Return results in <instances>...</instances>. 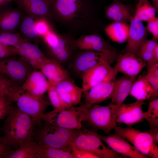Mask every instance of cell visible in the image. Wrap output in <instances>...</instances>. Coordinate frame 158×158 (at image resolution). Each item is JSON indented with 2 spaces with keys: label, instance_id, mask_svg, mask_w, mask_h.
I'll use <instances>...</instances> for the list:
<instances>
[{
  "label": "cell",
  "instance_id": "1",
  "mask_svg": "<svg viewBox=\"0 0 158 158\" xmlns=\"http://www.w3.org/2000/svg\"><path fill=\"white\" fill-rule=\"evenodd\" d=\"M3 126L6 142L11 148L17 149L21 143L31 137L36 125L28 115L12 104L5 117Z\"/></svg>",
  "mask_w": 158,
  "mask_h": 158
},
{
  "label": "cell",
  "instance_id": "2",
  "mask_svg": "<svg viewBox=\"0 0 158 158\" xmlns=\"http://www.w3.org/2000/svg\"><path fill=\"white\" fill-rule=\"evenodd\" d=\"M37 126L38 128L34 130L31 137L38 145L70 152L72 142L81 132L79 129H66L45 122Z\"/></svg>",
  "mask_w": 158,
  "mask_h": 158
},
{
  "label": "cell",
  "instance_id": "3",
  "mask_svg": "<svg viewBox=\"0 0 158 158\" xmlns=\"http://www.w3.org/2000/svg\"><path fill=\"white\" fill-rule=\"evenodd\" d=\"M12 102L21 111L30 116L36 126L42 123V118L49 103L44 99L37 98L21 86L14 85L7 96Z\"/></svg>",
  "mask_w": 158,
  "mask_h": 158
},
{
  "label": "cell",
  "instance_id": "4",
  "mask_svg": "<svg viewBox=\"0 0 158 158\" xmlns=\"http://www.w3.org/2000/svg\"><path fill=\"white\" fill-rule=\"evenodd\" d=\"M118 106L112 103L106 106L94 104L84 109L82 121H86L90 126L108 134L117 126L116 112Z\"/></svg>",
  "mask_w": 158,
  "mask_h": 158
},
{
  "label": "cell",
  "instance_id": "5",
  "mask_svg": "<svg viewBox=\"0 0 158 158\" xmlns=\"http://www.w3.org/2000/svg\"><path fill=\"white\" fill-rule=\"evenodd\" d=\"M71 149L85 150L92 153L99 158H120L123 157L107 147L96 132L86 129L78 135L71 145Z\"/></svg>",
  "mask_w": 158,
  "mask_h": 158
},
{
  "label": "cell",
  "instance_id": "6",
  "mask_svg": "<svg viewBox=\"0 0 158 158\" xmlns=\"http://www.w3.org/2000/svg\"><path fill=\"white\" fill-rule=\"evenodd\" d=\"M115 134L127 140L139 152L149 158H158V146L150 135L131 127L123 128L116 126Z\"/></svg>",
  "mask_w": 158,
  "mask_h": 158
},
{
  "label": "cell",
  "instance_id": "7",
  "mask_svg": "<svg viewBox=\"0 0 158 158\" xmlns=\"http://www.w3.org/2000/svg\"><path fill=\"white\" fill-rule=\"evenodd\" d=\"M82 106L78 107L72 106L61 110H54L44 113L42 120L52 125L74 130L80 129L82 127Z\"/></svg>",
  "mask_w": 158,
  "mask_h": 158
},
{
  "label": "cell",
  "instance_id": "8",
  "mask_svg": "<svg viewBox=\"0 0 158 158\" xmlns=\"http://www.w3.org/2000/svg\"><path fill=\"white\" fill-rule=\"evenodd\" d=\"M111 64L107 60L102 59L82 75L83 92L85 93L93 87L105 81L115 80L118 72Z\"/></svg>",
  "mask_w": 158,
  "mask_h": 158
},
{
  "label": "cell",
  "instance_id": "9",
  "mask_svg": "<svg viewBox=\"0 0 158 158\" xmlns=\"http://www.w3.org/2000/svg\"><path fill=\"white\" fill-rule=\"evenodd\" d=\"M15 56L0 59V74L16 85L21 86L34 70L20 56Z\"/></svg>",
  "mask_w": 158,
  "mask_h": 158
},
{
  "label": "cell",
  "instance_id": "10",
  "mask_svg": "<svg viewBox=\"0 0 158 158\" xmlns=\"http://www.w3.org/2000/svg\"><path fill=\"white\" fill-rule=\"evenodd\" d=\"M75 48L85 50H93L105 54L111 63L116 60L118 55L109 43L98 36L90 35L79 39L75 42Z\"/></svg>",
  "mask_w": 158,
  "mask_h": 158
},
{
  "label": "cell",
  "instance_id": "11",
  "mask_svg": "<svg viewBox=\"0 0 158 158\" xmlns=\"http://www.w3.org/2000/svg\"><path fill=\"white\" fill-rule=\"evenodd\" d=\"M143 100H137L132 103H123L118 106L116 110L117 123H123L131 126L143 122Z\"/></svg>",
  "mask_w": 158,
  "mask_h": 158
},
{
  "label": "cell",
  "instance_id": "12",
  "mask_svg": "<svg viewBox=\"0 0 158 158\" xmlns=\"http://www.w3.org/2000/svg\"><path fill=\"white\" fill-rule=\"evenodd\" d=\"M98 136L110 148L123 157L131 158H149L138 151L123 138L116 134Z\"/></svg>",
  "mask_w": 158,
  "mask_h": 158
},
{
  "label": "cell",
  "instance_id": "13",
  "mask_svg": "<svg viewBox=\"0 0 158 158\" xmlns=\"http://www.w3.org/2000/svg\"><path fill=\"white\" fill-rule=\"evenodd\" d=\"M130 22L127 43L124 49V52L136 54L146 39L148 31L142 21L135 16H132Z\"/></svg>",
  "mask_w": 158,
  "mask_h": 158
},
{
  "label": "cell",
  "instance_id": "14",
  "mask_svg": "<svg viewBox=\"0 0 158 158\" xmlns=\"http://www.w3.org/2000/svg\"><path fill=\"white\" fill-rule=\"evenodd\" d=\"M17 51L18 55L34 70L40 69L51 60L46 57L37 46L28 41L22 43L17 48Z\"/></svg>",
  "mask_w": 158,
  "mask_h": 158
},
{
  "label": "cell",
  "instance_id": "15",
  "mask_svg": "<svg viewBox=\"0 0 158 158\" xmlns=\"http://www.w3.org/2000/svg\"><path fill=\"white\" fill-rule=\"evenodd\" d=\"M114 66L118 72L131 77H136L146 66L147 63L135 54L126 52L119 54Z\"/></svg>",
  "mask_w": 158,
  "mask_h": 158
},
{
  "label": "cell",
  "instance_id": "16",
  "mask_svg": "<svg viewBox=\"0 0 158 158\" xmlns=\"http://www.w3.org/2000/svg\"><path fill=\"white\" fill-rule=\"evenodd\" d=\"M102 59L107 60L110 63L109 58L104 54L94 51L87 50L75 58L72 63V69L77 75L82 77Z\"/></svg>",
  "mask_w": 158,
  "mask_h": 158
},
{
  "label": "cell",
  "instance_id": "17",
  "mask_svg": "<svg viewBox=\"0 0 158 158\" xmlns=\"http://www.w3.org/2000/svg\"><path fill=\"white\" fill-rule=\"evenodd\" d=\"M51 85L41 72L34 70L27 77L21 86L23 89L35 97L43 99L44 93Z\"/></svg>",
  "mask_w": 158,
  "mask_h": 158
},
{
  "label": "cell",
  "instance_id": "18",
  "mask_svg": "<svg viewBox=\"0 0 158 158\" xmlns=\"http://www.w3.org/2000/svg\"><path fill=\"white\" fill-rule=\"evenodd\" d=\"M115 80H109L100 83L85 93V103L82 105L85 109L109 98Z\"/></svg>",
  "mask_w": 158,
  "mask_h": 158
},
{
  "label": "cell",
  "instance_id": "19",
  "mask_svg": "<svg viewBox=\"0 0 158 158\" xmlns=\"http://www.w3.org/2000/svg\"><path fill=\"white\" fill-rule=\"evenodd\" d=\"M55 87L61 97L69 107L80 102L83 89L77 86L71 79L59 83Z\"/></svg>",
  "mask_w": 158,
  "mask_h": 158
},
{
  "label": "cell",
  "instance_id": "20",
  "mask_svg": "<svg viewBox=\"0 0 158 158\" xmlns=\"http://www.w3.org/2000/svg\"><path fill=\"white\" fill-rule=\"evenodd\" d=\"M136 77L126 75L122 76L114 82L111 94L109 97L112 103L118 106L124 102L130 92Z\"/></svg>",
  "mask_w": 158,
  "mask_h": 158
},
{
  "label": "cell",
  "instance_id": "21",
  "mask_svg": "<svg viewBox=\"0 0 158 158\" xmlns=\"http://www.w3.org/2000/svg\"><path fill=\"white\" fill-rule=\"evenodd\" d=\"M40 70L51 85L55 86L62 81L71 79L68 71L64 68L61 64L52 59Z\"/></svg>",
  "mask_w": 158,
  "mask_h": 158
},
{
  "label": "cell",
  "instance_id": "22",
  "mask_svg": "<svg viewBox=\"0 0 158 158\" xmlns=\"http://www.w3.org/2000/svg\"><path fill=\"white\" fill-rule=\"evenodd\" d=\"M130 94L137 100H151L157 97L150 85L146 74L140 75L135 80L132 86Z\"/></svg>",
  "mask_w": 158,
  "mask_h": 158
},
{
  "label": "cell",
  "instance_id": "23",
  "mask_svg": "<svg viewBox=\"0 0 158 158\" xmlns=\"http://www.w3.org/2000/svg\"><path fill=\"white\" fill-rule=\"evenodd\" d=\"M18 8L33 18L44 16L49 13V8L42 0H15Z\"/></svg>",
  "mask_w": 158,
  "mask_h": 158
},
{
  "label": "cell",
  "instance_id": "24",
  "mask_svg": "<svg viewBox=\"0 0 158 158\" xmlns=\"http://www.w3.org/2000/svg\"><path fill=\"white\" fill-rule=\"evenodd\" d=\"M105 15L111 20L126 23L130 22L132 17L128 7L118 1H114L108 6Z\"/></svg>",
  "mask_w": 158,
  "mask_h": 158
},
{
  "label": "cell",
  "instance_id": "25",
  "mask_svg": "<svg viewBox=\"0 0 158 158\" xmlns=\"http://www.w3.org/2000/svg\"><path fill=\"white\" fill-rule=\"evenodd\" d=\"M50 48L52 59L61 64L65 63L70 59L73 49L75 48V42L59 37L56 44Z\"/></svg>",
  "mask_w": 158,
  "mask_h": 158
},
{
  "label": "cell",
  "instance_id": "26",
  "mask_svg": "<svg viewBox=\"0 0 158 158\" xmlns=\"http://www.w3.org/2000/svg\"><path fill=\"white\" fill-rule=\"evenodd\" d=\"M129 26L127 23L114 21L105 28V31L112 40L119 43H123L128 39Z\"/></svg>",
  "mask_w": 158,
  "mask_h": 158
},
{
  "label": "cell",
  "instance_id": "27",
  "mask_svg": "<svg viewBox=\"0 0 158 158\" xmlns=\"http://www.w3.org/2000/svg\"><path fill=\"white\" fill-rule=\"evenodd\" d=\"M31 136L22 142L16 150L12 151L6 158H37L38 145Z\"/></svg>",
  "mask_w": 158,
  "mask_h": 158
},
{
  "label": "cell",
  "instance_id": "28",
  "mask_svg": "<svg viewBox=\"0 0 158 158\" xmlns=\"http://www.w3.org/2000/svg\"><path fill=\"white\" fill-rule=\"evenodd\" d=\"M22 12L19 8H13L9 10L0 21L1 29L6 32H13L20 23L23 18Z\"/></svg>",
  "mask_w": 158,
  "mask_h": 158
},
{
  "label": "cell",
  "instance_id": "29",
  "mask_svg": "<svg viewBox=\"0 0 158 158\" xmlns=\"http://www.w3.org/2000/svg\"><path fill=\"white\" fill-rule=\"evenodd\" d=\"M80 5V0H54L51 6L60 15L68 18L74 16Z\"/></svg>",
  "mask_w": 158,
  "mask_h": 158
},
{
  "label": "cell",
  "instance_id": "30",
  "mask_svg": "<svg viewBox=\"0 0 158 158\" xmlns=\"http://www.w3.org/2000/svg\"><path fill=\"white\" fill-rule=\"evenodd\" d=\"M156 12L148 0H139L136 6L134 16L142 21H147L155 17Z\"/></svg>",
  "mask_w": 158,
  "mask_h": 158
},
{
  "label": "cell",
  "instance_id": "31",
  "mask_svg": "<svg viewBox=\"0 0 158 158\" xmlns=\"http://www.w3.org/2000/svg\"><path fill=\"white\" fill-rule=\"evenodd\" d=\"M37 158H73V157L70 152L38 145Z\"/></svg>",
  "mask_w": 158,
  "mask_h": 158
},
{
  "label": "cell",
  "instance_id": "32",
  "mask_svg": "<svg viewBox=\"0 0 158 158\" xmlns=\"http://www.w3.org/2000/svg\"><path fill=\"white\" fill-rule=\"evenodd\" d=\"M34 18L26 14L22 18L20 22L21 32L27 39L36 38L39 35L36 30L35 23Z\"/></svg>",
  "mask_w": 158,
  "mask_h": 158
},
{
  "label": "cell",
  "instance_id": "33",
  "mask_svg": "<svg viewBox=\"0 0 158 158\" xmlns=\"http://www.w3.org/2000/svg\"><path fill=\"white\" fill-rule=\"evenodd\" d=\"M149 101L148 109L143 112V117L149 123L150 128L158 127V98Z\"/></svg>",
  "mask_w": 158,
  "mask_h": 158
},
{
  "label": "cell",
  "instance_id": "34",
  "mask_svg": "<svg viewBox=\"0 0 158 158\" xmlns=\"http://www.w3.org/2000/svg\"><path fill=\"white\" fill-rule=\"evenodd\" d=\"M27 39L22 38L19 34L4 32L0 35V42L9 47L18 48L21 44Z\"/></svg>",
  "mask_w": 158,
  "mask_h": 158
},
{
  "label": "cell",
  "instance_id": "35",
  "mask_svg": "<svg viewBox=\"0 0 158 158\" xmlns=\"http://www.w3.org/2000/svg\"><path fill=\"white\" fill-rule=\"evenodd\" d=\"M47 91L50 103L55 109L61 110L70 107L61 97L55 86L51 85Z\"/></svg>",
  "mask_w": 158,
  "mask_h": 158
},
{
  "label": "cell",
  "instance_id": "36",
  "mask_svg": "<svg viewBox=\"0 0 158 158\" xmlns=\"http://www.w3.org/2000/svg\"><path fill=\"white\" fill-rule=\"evenodd\" d=\"M14 85H16L7 78L0 74V98L7 96L11 88Z\"/></svg>",
  "mask_w": 158,
  "mask_h": 158
},
{
  "label": "cell",
  "instance_id": "37",
  "mask_svg": "<svg viewBox=\"0 0 158 158\" xmlns=\"http://www.w3.org/2000/svg\"><path fill=\"white\" fill-rule=\"evenodd\" d=\"M11 105V101L7 96L0 98V120L6 116Z\"/></svg>",
  "mask_w": 158,
  "mask_h": 158
},
{
  "label": "cell",
  "instance_id": "38",
  "mask_svg": "<svg viewBox=\"0 0 158 158\" xmlns=\"http://www.w3.org/2000/svg\"><path fill=\"white\" fill-rule=\"evenodd\" d=\"M18 55L17 48L5 45L0 42V59Z\"/></svg>",
  "mask_w": 158,
  "mask_h": 158
},
{
  "label": "cell",
  "instance_id": "39",
  "mask_svg": "<svg viewBox=\"0 0 158 158\" xmlns=\"http://www.w3.org/2000/svg\"><path fill=\"white\" fill-rule=\"evenodd\" d=\"M146 29L150 32L153 37L158 39V18L154 17L148 21Z\"/></svg>",
  "mask_w": 158,
  "mask_h": 158
},
{
  "label": "cell",
  "instance_id": "40",
  "mask_svg": "<svg viewBox=\"0 0 158 158\" xmlns=\"http://www.w3.org/2000/svg\"><path fill=\"white\" fill-rule=\"evenodd\" d=\"M70 153L73 158H99L92 153L82 150L72 149Z\"/></svg>",
  "mask_w": 158,
  "mask_h": 158
},
{
  "label": "cell",
  "instance_id": "41",
  "mask_svg": "<svg viewBox=\"0 0 158 158\" xmlns=\"http://www.w3.org/2000/svg\"><path fill=\"white\" fill-rule=\"evenodd\" d=\"M158 40L153 37L150 39H145L142 44L139 50H141L153 52L158 44Z\"/></svg>",
  "mask_w": 158,
  "mask_h": 158
},
{
  "label": "cell",
  "instance_id": "42",
  "mask_svg": "<svg viewBox=\"0 0 158 158\" xmlns=\"http://www.w3.org/2000/svg\"><path fill=\"white\" fill-rule=\"evenodd\" d=\"M13 151L10 146L6 142L3 136L0 137V158H6Z\"/></svg>",
  "mask_w": 158,
  "mask_h": 158
},
{
  "label": "cell",
  "instance_id": "43",
  "mask_svg": "<svg viewBox=\"0 0 158 158\" xmlns=\"http://www.w3.org/2000/svg\"><path fill=\"white\" fill-rule=\"evenodd\" d=\"M35 26L38 35H44L49 31L47 24L42 19L35 23Z\"/></svg>",
  "mask_w": 158,
  "mask_h": 158
},
{
  "label": "cell",
  "instance_id": "44",
  "mask_svg": "<svg viewBox=\"0 0 158 158\" xmlns=\"http://www.w3.org/2000/svg\"><path fill=\"white\" fill-rule=\"evenodd\" d=\"M146 76L150 85L154 91L157 97L158 95V78L152 73L147 72Z\"/></svg>",
  "mask_w": 158,
  "mask_h": 158
},
{
  "label": "cell",
  "instance_id": "45",
  "mask_svg": "<svg viewBox=\"0 0 158 158\" xmlns=\"http://www.w3.org/2000/svg\"><path fill=\"white\" fill-rule=\"evenodd\" d=\"M44 36V39L46 43L49 47L56 45L59 37L54 33L49 31Z\"/></svg>",
  "mask_w": 158,
  "mask_h": 158
},
{
  "label": "cell",
  "instance_id": "46",
  "mask_svg": "<svg viewBox=\"0 0 158 158\" xmlns=\"http://www.w3.org/2000/svg\"><path fill=\"white\" fill-rule=\"evenodd\" d=\"M147 72L152 73L158 78V62L147 63Z\"/></svg>",
  "mask_w": 158,
  "mask_h": 158
},
{
  "label": "cell",
  "instance_id": "47",
  "mask_svg": "<svg viewBox=\"0 0 158 158\" xmlns=\"http://www.w3.org/2000/svg\"><path fill=\"white\" fill-rule=\"evenodd\" d=\"M148 133L152 137L155 143H158V127L151 128L145 131Z\"/></svg>",
  "mask_w": 158,
  "mask_h": 158
},
{
  "label": "cell",
  "instance_id": "48",
  "mask_svg": "<svg viewBox=\"0 0 158 158\" xmlns=\"http://www.w3.org/2000/svg\"><path fill=\"white\" fill-rule=\"evenodd\" d=\"M158 62V44L155 47L153 54L152 59L149 62L147 63H152Z\"/></svg>",
  "mask_w": 158,
  "mask_h": 158
},
{
  "label": "cell",
  "instance_id": "49",
  "mask_svg": "<svg viewBox=\"0 0 158 158\" xmlns=\"http://www.w3.org/2000/svg\"><path fill=\"white\" fill-rule=\"evenodd\" d=\"M153 6L155 8L156 12L158 11V0H152Z\"/></svg>",
  "mask_w": 158,
  "mask_h": 158
},
{
  "label": "cell",
  "instance_id": "50",
  "mask_svg": "<svg viewBox=\"0 0 158 158\" xmlns=\"http://www.w3.org/2000/svg\"><path fill=\"white\" fill-rule=\"evenodd\" d=\"M43 1L47 4L50 8L51 4L53 3L54 0H42Z\"/></svg>",
  "mask_w": 158,
  "mask_h": 158
}]
</instances>
